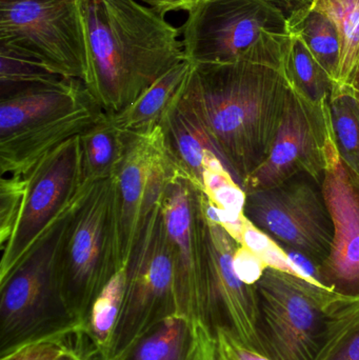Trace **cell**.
I'll return each mask as SVG.
<instances>
[{"label": "cell", "mask_w": 359, "mask_h": 360, "mask_svg": "<svg viewBox=\"0 0 359 360\" xmlns=\"http://www.w3.org/2000/svg\"><path fill=\"white\" fill-rule=\"evenodd\" d=\"M290 34L268 38L244 60L192 65L181 98L242 188L266 162L289 92Z\"/></svg>", "instance_id": "cell-1"}, {"label": "cell", "mask_w": 359, "mask_h": 360, "mask_svg": "<svg viewBox=\"0 0 359 360\" xmlns=\"http://www.w3.org/2000/svg\"><path fill=\"white\" fill-rule=\"evenodd\" d=\"M86 42L84 86L103 113L116 115L187 60L181 27L137 0H79Z\"/></svg>", "instance_id": "cell-2"}, {"label": "cell", "mask_w": 359, "mask_h": 360, "mask_svg": "<svg viewBox=\"0 0 359 360\" xmlns=\"http://www.w3.org/2000/svg\"><path fill=\"white\" fill-rule=\"evenodd\" d=\"M256 333L271 360H318L359 309L296 272L273 264L254 283Z\"/></svg>", "instance_id": "cell-3"}, {"label": "cell", "mask_w": 359, "mask_h": 360, "mask_svg": "<svg viewBox=\"0 0 359 360\" xmlns=\"http://www.w3.org/2000/svg\"><path fill=\"white\" fill-rule=\"evenodd\" d=\"M78 197L0 283V356L79 323L67 311L58 274L59 247Z\"/></svg>", "instance_id": "cell-4"}, {"label": "cell", "mask_w": 359, "mask_h": 360, "mask_svg": "<svg viewBox=\"0 0 359 360\" xmlns=\"http://www.w3.org/2000/svg\"><path fill=\"white\" fill-rule=\"evenodd\" d=\"M112 179L86 186L74 205L58 252L61 293L76 323H84L95 298L119 271Z\"/></svg>", "instance_id": "cell-5"}, {"label": "cell", "mask_w": 359, "mask_h": 360, "mask_svg": "<svg viewBox=\"0 0 359 360\" xmlns=\"http://www.w3.org/2000/svg\"><path fill=\"white\" fill-rule=\"evenodd\" d=\"M162 196L139 233L126 264L124 302L110 360H120L171 316L177 315L172 247L162 212Z\"/></svg>", "instance_id": "cell-6"}, {"label": "cell", "mask_w": 359, "mask_h": 360, "mask_svg": "<svg viewBox=\"0 0 359 360\" xmlns=\"http://www.w3.org/2000/svg\"><path fill=\"white\" fill-rule=\"evenodd\" d=\"M242 217L253 230L301 258L299 272L318 283L316 272L330 254L334 236L320 184L296 176L246 193Z\"/></svg>", "instance_id": "cell-7"}, {"label": "cell", "mask_w": 359, "mask_h": 360, "mask_svg": "<svg viewBox=\"0 0 359 360\" xmlns=\"http://www.w3.org/2000/svg\"><path fill=\"white\" fill-rule=\"evenodd\" d=\"M181 34L185 59L198 65L244 60L270 36L290 32L272 0H207L188 12Z\"/></svg>", "instance_id": "cell-8"}, {"label": "cell", "mask_w": 359, "mask_h": 360, "mask_svg": "<svg viewBox=\"0 0 359 360\" xmlns=\"http://www.w3.org/2000/svg\"><path fill=\"white\" fill-rule=\"evenodd\" d=\"M202 188L176 171L162 194V212L172 247L177 315L190 327H208L209 229ZM209 328V327H208Z\"/></svg>", "instance_id": "cell-9"}, {"label": "cell", "mask_w": 359, "mask_h": 360, "mask_svg": "<svg viewBox=\"0 0 359 360\" xmlns=\"http://www.w3.org/2000/svg\"><path fill=\"white\" fill-rule=\"evenodd\" d=\"M0 44L84 80L86 42L79 0H0Z\"/></svg>", "instance_id": "cell-10"}, {"label": "cell", "mask_w": 359, "mask_h": 360, "mask_svg": "<svg viewBox=\"0 0 359 360\" xmlns=\"http://www.w3.org/2000/svg\"><path fill=\"white\" fill-rule=\"evenodd\" d=\"M176 171L158 124L143 132L130 133L124 160L112 177L119 270L126 269L145 218Z\"/></svg>", "instance_id": "cell-11"}, {"label": "cell", "mask_w": 359, "mask_h": 360, "mask_svg": "<svg viewBox=\"0 0 359 360\" xmlns=\"http://www.w3.org/2000/svg\"><path fill=\"white\" fill-rule=\"evenodd\" d=\"M79 135L44 156L25 175L29 186L25 205L14 235L1 251L0 283L8 279L46 229L89 186L84 182Z\"/></svg>", "instance_id": "cell-12"}, {"label": "cell", "mask_w": 359, "mask_h": 360, "mask_svg": "<svg viewBox=\"0 0 359 360\" xmlns=\"http://www.w3.org/2000/svg\"><path fill=\"white\" fill-rule=\"evenodd\" d=\"M332 141L330 105L316 107L292 86L271 152L242 184V190H266L299 175L309 176L322 186Z\"/></svg>", "instance_id": "cell-13"}, {"label": "cell", "mask_w": 359, "mask_h": 360, "mask_svg": "<svg viewBox=\"0 0 359 360\" xmlns=\"http://www.w3.org/2000/svg\"><path fill=\"white\" fill-rule=\"evenodd\" d=\"M322 190L334 236L316 283L339 297L359 300V177L341 160L334 139L328 148Z\"/></svg>", "instance_id": "cell-14"}, {"label": "cell", "mask_w": 359, "mask_h": 360, "mask_svg": "<svg viewBox=\"0 0 359 360\" xmlns=\"http://www.w3.org/2000/svg\"><path fill=\"white\" fill-rule=\"evenodd\" d=\"M208 229L209 329L214 335L223 330L244 346L261 353L256 333L254 285L242 281L234 268V256L244 245V239L210 218Z\"/></svg>", "instance_id": "cell-15"}, {"label": "cell", "mask_w": 359, "mask_h": 360, "mask_svg": "<svg viewBox=\"0 0 359 360\" xmlns=\"http://www.w3.org/2000/svg\"><path fill=\"white\" fill-rule=\"evenodd\" d=\"M103 111L94 99L57 117L0 139V173L27 175L39 160L90 128Z\"/></svg>", "instance_id": "cell-16"}, {"label": "cell", "mask_w": 359, "mask_h": 360, "mask_svg": "<svg viewBox=\"0 0 359 360\" xmlns=\"http://www.w3.org/2000/svg\"><path fill=\"white\" fill-rule=\"evenodd\" d=\"M92 98L84 82L63 77L0 99V139L77 109Z\"/></svg>", "instance_id": "cell-17"}, {"label": "cell", "mask_w": 359, "mask_h": 360, "mask_svg": "<svg viewBox=\"0 0 359 360\" xmlns=\"http://www.w3.org/2000/svg\"><path fill=\"white\" fill-rule=\"evenodd\" d=\"M158 126L162 129L169 158L176 170L193 180L202 190L207 156L216 151L195 116L181 101V92L162 114Z\"/></svg>", "instance_id": "cell-18"}, {"label": "cell", "mask_w": 359, "mask_h": 360, "mask_svg": "<svg viewBox=\"0 0 359 360\" xmlns=\"http://www.w3.org/2000/svg\"><path fill=\"white\" fill-rule=\"evenodd\" d=\"M79 137L84 184L112 179L124 160L130 133L120 130L112 116L103 113Z\"/></svg>", "instance_id": "cell-19"}, {"label": "cell", "mask_w": 359, "mask_h": 360, "mask_svg": "<svg viewBox=\"0 0 359 360\" xmlns=\"http://www.w3.org/2000/svg\"><path fill=\"white\" fill-rule=\"evenodd\" d=\"M192 63L183 61L148 88L134 103L112 116L116 126L126 133H139L158 124L162 114L181 92Z\"/></svg>", "instance_id": "cell-20"}, {"label": "cell", "mask_w": 359, "mask_h": 360, "mask_svg": "<svg viewBox=\"0 0 359 360\" xmlns=\"http://www.w3.org/2000/svg\"><path fill=\"white\" fill-rule=\"evenodd\" d=\"M126 269L117 271L91 306L84 331L97 360H110L124 302Z\"/></svg>", "instance_id": "cell-21"}, {"label": "cell", "mask_w": 359, "mask_h": 360, "mask_svg": "<svg viewBox=\"0 0 359 360\" xmlns=\"http://www.w3.org/2000/svg\"><path fill=\"white\" fill-rule=\"evenodd\" d=\"M310 8L337 27L341 55L334 86L352 89L359 71V0H313Z\"/></svg>", "instance_id": "cell-22"}, {"label": "cell", "mask_w": 359, "mask_h": 360, "mask_svg": "<svg viewBox=\"0 0 359 360\" xmlns=\"http://www.w3.org/2000/svg\"><path fill=\"white\" fill-rule=\"evenodd\" d=\"M289 32L299 34L331 79H337L341 55L339 33L330 18L308 8L288 17Z\"/></svg>", "instance_id": "cell-23"}, {"label": "cell", "mask_w": 359, "mask_h": 360, "mask_svg": "<svg viewBox=\"0 0 359 360\" xmlns=\"http://www.w3.org/2000/svg\"><path fill=\"white\" fill-rule=\"evenodd\" d=\"M289 77L293 88L312 105H330L334 82L308 49L299 34L290 32Z\"/></svg>", "instance_id": "cell-24"}, {"label": "cell", "mask_w": 359, "mask_h": 360, "mask_svg": "<svg viewBox=\"0 0 359 360\" xmlns=\"http://www.w3.org/2000/svg\"><path fill=\"white\" fill-rule=\"evenodd\" d=\"M61 78L63 76L53 71L39 59L0 44V99Z\"/></svg>", "instance_id": "cell-25"}, {"label": "cell", "mask_w": 359, "mask_h": 360, "mask_svg": "<svg viewBox=\"0 0 359 360\" xmlns=\"http://www.w3.org/2000/svg\"><path fill=\"white\" fill-rule=\"evenodd\" d=\"M330 115L339 156L359 177V98L353 89L334 86Z\"/></svg>", "instance_id": "cell-26"}, {"label": "cell", "mask_w": 359, "mask_h": 360, "mask_svg": "<svg viewBox=\"0 0 359 360\" xmlns=\"http://www.w3.org/2000/svg\"><path fill=\"white\" fill-rule=\"evenodd\" d=\"M190 336L189 323L174 315L141 338L120 360H183Z\"/></svg>", "instance_id": "cell-27"}, {"label": "cell", "mask_w": 359, "mask_h": 360, "mask_svg": "<svg viewBox=\"0 0 359 360\" xmlns=\"http://www.w3.org/2000/svg\"><path fill=\"white\" fill-rule=\"evenodd\" d=\"M72 351L96 360L84 334V323H74L67 329L22 345L8 354L1 355L0 360H58Z\"/></svg>", "instance_id": "cell-28"}, {"label": "cell", "mask_w": 359, "mask_h": 360, "mask_svg": "<svg viewBox=\"0 0 359 360\" xmlns=\"http://www.w3.org/2000/svg\"><path fill=\"white\" fill-rule=\"evenodd\" d=\"M202 191L217 207L233 217H242L246 193L215 152H210L206 158Z\"/></svg>", "instance_id": "cell-29"}, {"label": "cell", "mask_w": 359, "mask_h": 360, "mask_svg": "<svg viewBox=\"0 0 359 360\" xmlns=\"http://www.w3.org/2000/svg\"><path fill=\"white\" fill-rule=\"evenodd\" d=\"M29 179L25 175H8L0 179V249L14 235L25 205Z\"/></svg>", "instance_id": "cell-30"}, {"label": "cell", "mask_w": 359, "mask_h": 360, "mask_svg": "<svg viewBox=\"0 0 359 360\" xmlns=\"http://www.w3.org/2000/svg\"><path fill=\"white\" fill-rule=\"evenodd\" d=\"M318 360H359V309Z\"/></svg>", "instance_id": "cell-31"}, {"label": "cell", "mask_w": 359, "mask_h": 360, "mask_svg": "<svg viewBox=\"0 0 359 360\" xmlns=\"http://www.w3.org/2000/svg\"><path fill=\"white\" fill-rule=\"evenodd\" d=\"M218 347L213 332L204 323L191 328L189 346L183 360H217Z\"/></svg>", "instance_id": "cell-32"}, {"label": "cell", "mask_w": 359, "mask_h": 360, "mask_svg": "<svg viewBox=\"0 0 359 360\" xmlns=\"http://www.w3.org/2000/svg\"><path fill=\"white\" fill-rule=\"evenodd\" d=\"M215 338L219 353L225 360H271L266 355L244 346L223 330L216 331Z\"/></svg>", "instance_id": "cell-33"}, {"label": "cell", "mask_w": 359, "mask_h": 360, "mask_svg": "<svg viewBox=\"0 0 359 360\" xmlns=\"http://www.w3.org/2000/svg\"><path fill=\"white\" fill-rule=\"evenodd\" d=\"M276 6H280L287 17L310 8L313 0H272Z\"/></svg>", "instance_id": "cell-34"}, {"label": "cell", "mask_w": 359, "mask_h": 360, "mask_svg": "<svg viewBox=\"0 0 359 360\" xmlns=\"http://www.w3.org/2000/svg\"><path fill=\"white\" fill-rule=\"evenodd\" d=\"M141 1L150 8H154L156 12L166 16L168 13L179 12L181 0H141Z\"/></svg>", "instance_id": "cell-35"}, {"label": "cell", "mask_w": 359, "mask_h": 360, "mask_svg": "<svg viewBox=\"0 0 359 360\" xmlns=\"http://www.w3.org/2000/svg\"><path fill=\"white\" fill-rule=\"evenodd\" d=\"M58 360H92L90 357L86 356L84 353L76 352V351H72V352L65 353V355L60 357Z\"/></svg>", "instance_id": "cell-36"}, {"label": "cell", "mask_w": 359, "mask_h": 360, "mask_svg": "<svg viewBox=\"0 0 359 360\" xmlns=\"http://www.w3.org/2000/svg\"><path fill=\"white\" fill-rule=\"evenodd\" d=\"M204 1H207V0H181L179 11H187V12H189L194 6H198V4H202Z\"/></svg>", "instance_id": "cell-37"}, {"label": "cell", "mask_w": 359, "mask_h": 360, "mask_svg": "<svg viewBox=\"0 0 359 360\" xmlns=\"http://www.w3.org/2000/svg\"><path fill=\"white\" fill-rule=\"evenodd\" d=\"M352 89L355 91L356 94L359 96V71L358 75H356L355 79H354L353 86H352Z\"/></svg>", "instance_id": "cell-38"}, {"label": "cell", "mask_w": 359, "mask_h": 360, "mask_svg": "<svg viewBox=\"0 0 359 360\" xmlns=\"http://www.w3.org/2000/svg\"><path fill=\"white\" fill-rule=\"evenodd\" d=\"M217 347H218V346H217ZM217 360H225L223 359V356H221V353H219V350H218V359H217Z\"/></svg>", "instance_id": "cell-39"}, {"label": "cell", "mask_w": 359, "mask_h": 360, "mask_svg": "<svg viewBox=\"0 0 359 360\" xmlns=\"http://www.w3.org/2000/svg\"><path fill=\"white\" fill-rule=\"evenodd\" d=\"M358 98H359V96H358Z\"/></svg>", "instance_id": "cell-40"}]
</instances>
